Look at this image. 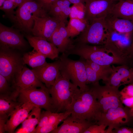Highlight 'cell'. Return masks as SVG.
<instances>
[{
  "instance_id": "1",
  "label": "cell",
  "mask_w": 133,
  "mask_h": 133,
  "mask_svg": "<svg viewBox=\"0 0 133 133\" xmlns=\"http://www.w3.org/2000/svg\"><path fill=\"white\" fill-rule=\"evenodd\" d=\"M68 56L75 55L81 58L102 65L123 64L125 59L103 46L74 43L71 49L64 53Z\"/></svg>"
},
{
  "instance_id": "2",
  "label": "cell",
  "mask_w": 133,
  "mask_h": 133,
  "mask_svg": "<svg viewBox=\"0 0 133 133\" xmlns=\"http://www.w3.org/2000/svg\"><path fill=\"white\" fill-rule=\"evenodd\" d=\"M67 111L71 115L97 124L101 113L97 99L89 86L88 90H80L73 97Z\"/></svg>"
},
{
  "instance_id": "3",
  "label": "cell",
  "mask_w": 133,
  "mask_h": 133,
  "mask_svg": "<svg viewBox=\"0 0 133 133\" xmlns=\"http://www.w3.org/2000/svg\"><path fill=\"white\" fill-rule=\"evenodd\" d=\"M48 89L55 112L57 113L67 111L73 98L80 90L60 70L54 84Z\"/></svg>"
},
{
  "instance_id": "4",
  "label": "cell",
  "mask_w": 133,
  "mask_h": 133,
  "mask_svg": "<svg viewBox=\"0 0 133 133\" xmlns=\"http://www.w3.org/2000/svg\"><path fill=\"white\" fill-rule=\"evenodd\" d=\"M49 15L36 0H24L14 15L9 18L17 29L26 33H31L35 16L43 17Z\"/></svg>"
},
{
  "instance_id": "5",
  "label": "cell",
  "mask_w": 133,
  "mask_h": 133,
  "mask_svg": "<svg viewBox=\"0 0 133 133\" xmlns=\"http://www.w3.org/2000/svg\"><path fill=\"white\" fill-rule=\"evenodd\" d=\"M110 29L105 18L93 19L86 28L73 40L74 43L104 45L109 38Z\"/></svg>"
},
{
  "instance_id": "6",
  "label": "cell",
  "mask_w": 133,
  "mask_h": 133,
  "mask_svg": "<svg viewBox=\"0 0 133 133\" xmlns=\"http://www.w3.org/2000/svg\"><path fill=\"white\" fill-rule=\"evenodd\" d=\"M62 53L59 58L60 71L72 83L79 87L81 91L89 89L86 83L87 77L84 60H75Z\"/></svg>"
},
{
  "instance_id": "7",
  "label": "cell",
  "mask_w": 133,
  "mask_h": 133,
  "mask_svg": "<svg viewBox=\"0 0 133 133\" xmlns=\"http://www.w3.org/2000/svg\"><path fill=\"white\" fill-rule=\"evenodd\" d=\"M102 124L108 126L105 133H111L113 129L123 126L133 127V116L130 108L126 106L119 107L101 113L97 124Z\"/></svg>"
},
{
  "instance_id": "8",
  "label": "cell",
  "mask_w": 133,
  "mask_h": 133,
  "mask_svg": "<svg viewBox=\"0 0 133 133\" xmlns=\"http://www.w3.org/2000/svg\"><path fill=\"white\" fill-rule=\"evenodd\" d=\"M25 64L22 57L15 50L0 47V74L8 82L12 80L22 70Z\"/></svg>"
},
{
  "instance_id": "9",
  "label": "cell",
  "mask_w": 133,
  "mask_h": 133,
  "mask_svg": "<svg viewBox=\"0 0 133 133\" xmlns=\"http://www.w3.org/2000/svg\"><path fill=\"white\" fill-rule=\"evenodd\" d=\"M90 86L97 99L101 114L110 109L123 106L118 88L105 85L101 86L99 82Z\"/></svg>"
},
{
  "instance_id": "10",
  "label": "cell",
  "mask_w": 133,
  "mask_h": 133,
  "mask_svg": "<svg viewBox=\"0 0 133 133\" xmlns=\"http://www.w3.org/2000/svg\"><path fill=\"white\" fill-rule=\"evenodd\" d=\"M17 90L18 92L20 102L30 103L36 106L55 112L51 97L47 87Z\"/></svg>"
},
{
  "instance_id": "11",
  "label": "cell",
  "mask_w": 133,
  "mask_h": 133,
  "mask_svg": "<svg viewBox=\"0 0 133 133\" xmlns=\"http://www.w3.org/2000/svg\"><path fill=\"white\" fill-rule=\"evenodd\" d=\"M20 31L13 27H9L0 23V47L14 50L25 48L27 43Z\"/></svg>"
},
{
  "instance_id": "12",
  "label": "cell",
  "mask_w": 133,
  "mask_h": 133,
  "mask_svg": "<svg viewBox=\"0 0 133 133\" xmlns=\"http://www.w3.org/2000/svg\"><path fill=\"white\" fill-rule=\"evenodd\" d=\"M115 2L114 0H86L85 19L89 22L94 19L105 18L110 14Z\"/></svg>"
},
{
  "instance_id": "13",
  "label": "cell",
  "mask_w": 133,
  "mask_h": 133,
  "mask_svg": "<svg viewBox=\"0 0 133 133\" xmlns=\"http://www.w3.org/2000/svg\"><path fill=\"white\" fill-rule=\"evenodd\" d=\"M31 33L33 36L48 41L60 22L57 18L48 15L43 17L35 16Z\"/></svg>"
},
{
  "instance_id": "14",
  "label": "cell",
  "mask_w": 133,
  "mask_h": 133,
  "mask_svg": "<svg viewBox=\"0 0 133 133\" xmlns=\"http://www.w3.org/2000/svg\"><path fill=\"white\" fill-rule=\"evenodd\" d=\"M110 75L103 83L105 85L119 88L122 85L133 82V68L125 65L116 67L112 65Z\"/></svg>"
},
{
  "instance_id": "15",
  "label": "cell",
  "mask_w": 133,
  "mask_h": 133,
  "mask_svg": "<svg viewBox=\"0 0 133 133\" xmlns=\"http://www.w3.org/2000/svg\"><path fill=\"white\" fill-rule=\"evenodd\" d=\"M13 83L15 89L19 90L47 87L38 78L32 69L25 66L15 77Z\"/></svg>"
},
{
  "instance_id": "16",
  "label": "cell",
  "mask_w": 133,
  "mask_h": 133,
  "mask_svg": "<svg viewBox=\"0 0 133 133\" xmlns=\"http://www.w3.org/2000/svg\"><path fill=\"white\" fill-rule=\"evenodd\" d=\"M60 67L59 59L52 63H47L43 65L32 69L39 80L44 83L49 89L54 84L60 71Z\"/></svg>"
},
{
  "instance_id": "17",
  "label": "cell",
  "mask_w": 133,
  "mask_h": 133,
  "mask_svg": "<svg viewBox=\"0 0 133 133\" xmlns=\"http://www.w3.org/2000/svg\"><path fill=\"white\" fill-rule=\"evenodd\" d=\"M108 39L104 46L124 58L123 52L126 50L129 52L131 42H130V34L118 33L110 29Z\"/></svg>"
},
{
  "instance_id": "18",
  "label": "cell",
  "mask_w": 133,
  "mask_h": 133,
  "mask_svg": "<svg viewBox=\"0 0 133 133\" xmlns=\"http://www.w3.org/2000/svg\"><path fill=\"white\" fill-rule=\"evenodd\" d=\"M62 124L51 131V133H83L90 126L94 124L84 119L70 115Z\"/></svg>"
},
{
  "instance_id": "19",
  "label": "cell",
  "mask_w": 133,
  "mask_h": 133,
  "mask_svg": "<svg viewBox=\"0 0 133 133\" xmlns=\"http://www.w3.org/2000/svg\"><path fill=\"white\" fill-rule=\"evenodd\" d=\"M25 37L33 49L52 60L59 58V52L57 48L52 43L43 38L30 34Z\"/></svg>"
},
{
  "instance_id": "20",
  "label": "cell",
  "mask_w": 133,
  "mask_h": 133,
  "mask_svg": "<svg viewBox=\"0 0 133 133\" xmlns=\"http://www.w3.org/2000/svg\"><path fill=\"white\" fill-rule=\"evenodd\" d=\"M66 25L61 21L48 40L62 53H65L71 49L74 44L73 40L68 36Z\"/></svg>"
},
{
  "instance_id": "21",
  "label": "cell",
  "mask_w": 133,
  "mask_h": 133,
  "mask_svg": "<svg viewBox=\"0 0 133 133\" xmlns=\"http://www.w3.org/2000/svg\"><path fill=\"white\" fill-rule=\"evenodd\" d=\"M31 103H23L12 113L9 120L7 121L5 127V131L9 133H13L15 129L22 123L35 107Z\"/></svg>"
},
{
  "instance_id": "22",
  "label": "cell",
  "mask_w": 133,
  "mask_h": 133,
  "mask_svg": "<svg viewBox=\"0 0 133 133\" xmlns=\"http://www.w3.org/2000/svg\"><path fill=\"white\" fill-rule=\"evenodd\" d=\"M19 93L17 90L6 94H0V116H10L12 113L23 103L17 100Z\"/></svg>"
},
{
  "instance_id": "23",
  "label": "cell",
  "mask_w": 133,
  "mask_h": 133,
  "mask_svg": "<svg viewBox=\"0 0 133 133\" xmlns=\"http://www.w3.org/2000/svg\"><path fill=\"white\" fill-rule=\"evenodd\" d=\"M105 19L109 27L113 31L130 34L133 32V21L119 18L111 14Z\"/></svg>"
},
{
  "instance_id": "24",
  "label": "cell",
  "mask_w": 133,
  "mask_h": 133,
  "mask_svg": "<svg viewBox=\"0 0 133 133\" xmlns=\"http://www.w3.org/2000/svg\"><path fill=\"white\" fill-rule=\"evenodd\" d=\"M120 18L133 21V0H121L114 4L111 13Z\"/></svg>"
},
{
  "instance_id": "25",
  "label": "cell",
  "mask_w": 133,
  "mask_h": 133,
  "mask_svg": "<svg viewBox=\"0 0 133 133\" xmlns=\"http://www.w3.org/2000/svg\"><path fill=\"white\" fill-rule=\"evenodd\" d=\"M71 4L68 0H58L52 6L48 14L66 24L70 13Z\"/></svg>"
},
{
  "instance_id": "26",
  "label": "cell",
  "mask_w": 133,
  "mask_h": 133,
  "mask_svg": "<svg viewBox=\"0 0 133 133\" xmlns=\"http://www.w3.org/2000/svg\"><path fill=\"white\" fill-rule=\"evenodd\" d=\"M41 108L35 106L32 110L24 121L21 127L18 130V133H34L36 126L40 118Z\"/></svg>"
},
{
  "instance_id": "27",
  "label": "cell",
  "mask_w": 133,
  "mask_h": 133,
  "mask_svg": "<svg viewBox=\"0 0 133 133\" xmlns=\"http://www.w3.org/2000/svg\"><path fill=\"white\" fill-rule=\"evenodd\" d=\"M71 115L68 111L64 112H52L50 116L47 123L39 129L35 130V133H48L56 128L61 122L63 121L68 116Z\"/></svg>"
},
{
  "instance_id": "28",
  "label": "cell",
  "mask_w": 133,
  "mask_h": 133,
  "mask_svg": "<svg viewBox=\"0 0 133 133\" xmlns=\"http://www.w3.org/2000/svg\"><path fill=\"white\" fill-rule=\"evenodd\" d=\"M89 22L86 19L70 18L66 26L68 36L72 39L82 32L89 25Z\"/></svg>"
},
{
  "instance_id": "29",
  "label": "cell",
  "mask_w": 133,
  "mask_h": 133,
  "mask_svg": "<svg viewBox=\"0 0 133 133\" xmlns=\"http://www.w3.org/2000/svg\"><path fill=\"white\" fill-rule=\"evenodd\" d=\"M25 64H27L33 68L41 66L46 64L45 56L34 49L25 53L22 57Z\"/></svg>"
},
{
  "instance_id": "30",
  "label": "cell",
  "mask_w": 133,
  "mask_h": 133,
  "mask_svg": "<svg viewBox=\"0 0 133 133\" xmlns=\"http://www.w3.org/2000/svg\"><path fill=\"white\" fill-rule=\"evenodd\" d=\"M85 60L93 70L104 78L103 82L107 79L111 73L112 67L111 65H100L89 60Z\"/></svg>"
},
{
  "instance_id": "31",
  "label": "cell",
  "mask_w": 133,
  "mask_h": 133,
  "mask_svg": "<svg viewBox=\"0 0 133 133\" xmlns=\"http://www.w3.org/2000/svg\"><path fill=\"white\" fill-rule=\"evenodd\" d=\"M85 8L84 3L74 4L71 7L69 15L70 18H76L80 19H85Z\"/></svg>"
},
{
  "instance_id": "32",
  "label": "cell",
  "mask_w": 133,
  "mask_h": 133,
  "mask_svg": "<svg viewBox=\"0 0 133 133\" xmlns=\"http://www.w3.org/2000/svg\"><path fill=\"white\" fill-rule=\"evenodd\" d=\"M84 60L87 77V84H94L99 82V81L101 80L103 81L104 78L93 70Z\"/></svg>"
},
{
  "instance_id": "33",
  "label": "cell",
  "mask_w": 133,
  "mask_h": 133,
  "mask_svg": "<svg viewBox=\"0 0 133 133\" xmlns=\"http://www.w3.org/2000/svg\"><path fill=\"white\" fill-rule=\"evenodd\" d=\"M16 8L11 0H5L0 9L5 13L9 18L14 15L15 12L14 10Z\"/></svg>"
},
{
  "instance_id": "34",
  "label": "cell",
  "mask_w": 133,
  "mask_h": 133,
  "mask_svg": "<svg viewBox=\"0 0 133 133\" xmlns=\"http://www.w3.org/2000/svg\"><path fill=\"white\" fill-rule=\"evenodd\" d=\"M107 127L102 124H94L90 126L83 133H105V129Z\"/></svg>"
},
{
  "instance_id": "35",
  "label": "cell",
  "mask_w": 133,
  "mask_h": 133,
  "mask_svg": "<svg viewBox=\"0 0 133 133\" xmlns=\"http://www.w3.org/2000/svg\"><path fill=\"white\" fill-rule=\"evenodd\" d=\"M52 112L49 110H46L41 112L39 122L36 128L35 131L43 127L47 123Z\"/></svg>"
},
{
  "instance_id": "36",
  "label": "cell",
  "mask_w": 133,
  "mask_h": 133,
  "mask_svg": "<svg viewBox=\"0 0 133 133\" xmlns=\"http://www.w3.org/2000/svg\"><path fill=\"white\" fill-rule=\"evenodd\" d=\"M9 83L6 79L0 74V94H6L11 93L10 91Z\"/></svg>"
},
{
  "instance_id": "37",
  "label": "cell",
  "mask_w": 133,
  "mask_h": 133,
  "mask_svg": "<svg viewBox=\"0 0 133 133\" xmlns=\"http://www.w3.org/2000/svg\"><path fill=\"white\" fill-rule=\"evenodd\" d=\"M121 96L124 97H133V82L127 84L121 91Z\"/></svg>"
},
{
  "instance_id": "38",
  "label": "cell",
  "mask_w": 133,
  "mask_h": 133,
  "mask_svg": "<svg viewBox=\"0 0 133 133\" xmlns=\"http://www.w3.org/2000/svg\"><path fill=\"white\" fill-rule=\"evenodd\" d=\"M58 0H36L48 13L52 6Z\"/></svg>"
},
{
  "instance_id": "39",
  "label": "cell",
  "mask_w": 133,
  "mask_h": 133,
  "mask_svg": "<svg viewBox=\"0 0 133 133\" xmlns=\"http://www.w3.org/2000/svg\"><path fill=\"white\" fill-rule=\"evenodd\" d=\"M111 133H133V127L123 126L113 129Z\"/></svg>"
},
{
  "instance_id": "40",
  "label": "cell",
  "mask_w": 133,
  "mask_h": 133,
  "mask_svg": "<svg viewBox=\"0 0 133 133\" xmlns=\"http://www.w3.org/2000/svg\"><path fill=\"white\" fill-rule=\"evenodd\" d=\"M120 99L125 106L130 108L133 107V97H124L121 96Z\"/></svg>"
},
{
  "instance_id": "41",
  "label": "cell",
  "mask_w": 133,
  "mask_h": 133,
  "mask_svg": "<svg viewBox=\"0 0 133 133\" xmlns=\"http://www.w3.org/2000/svg\"><path fill=\"white\" fill-rule=\"evenodd\" d=\"M8 117L0 116V133H4L5 131V127Z\"/></svg>"
},
{
  "instance_id": "42",
  "label": "cell",
  "mask_w": 133,
  "mask_h": 133,
  "mask_svg": "<svg viewBox=\"0 0 133 133\" xmlns=\"http://www.w3.org/2000/svg\"><path fill=\"white\" fill-rule=\"evenodd\" d=\"M16 7L21 6L24 0H11Z\"/></svg>"
},
{
  "instance_id": "43",
  "label": "cell",
  "mask_w": 133,
  "mask_h": 133,
  "mask_svg": "<svg viewBox=\"0 0 133 133\" xmlns=\"http://www.w3.org/2000/svg\"><path fill=\"white\" fill-rule=\"evenodd\" d=\"M71 3L73 4L79 3H85L86 0H68Z\"/></svg>"
},
{
  "instance_id": "44",
  "label": "cell",
  "mask_w": 133,
  "mask_h": 133,
  "mask_svg": "<svg viewBox=\"0 0 133 133\" xmlns=\"http://www.w3.org/2000/svg\"><path fill=\"white\" fill-rule=\"evenodd\" d=\"M129 53L131 56H133V39L130 47Z\"/></svg>"
},
{
  "instance_id": "45",
  "label": "cell",
  "mask_w": 133,
  "mask_h": 133,
  "mask_svg": "<svg viewBox=\"0 0 133 133\" xmlns=\"http://www.w3.org/2000/svg\"><path fill=\"white\" fill-rule=\"evenodd\" d=\"M5 0H0V7L3 5L4 2Z\"/></svg>"
},
{
  "instance_id": "46",
  "label": "cell",
  "mask_w": 133,
  "mask_h": 133,
  "mask_svg": "<svg viewBox=\"0 0 133 133\" xmlns=\"http://www.w3.org/2000/svg\"><path fill=\"white\" fill-rule=\"evenodd\" d=\"M130 112L131 114L133 116V107L130 108Z\"/></svg>"
},
{
  "instance_id": "47",
  "label": "cell",
  "mask_w": 133,
  "mask_h": 133,
  "mask_svg": "<svg viewBox=\"0 0 133 133\" xmlns=\"http://www.w3.org/2000/svg\"><path fill=\"white\" fill-rule=\"evenodd\" d=\"M120 0H114L115 2L117 1H118Z\"/></svg>"
}]
</instances>
